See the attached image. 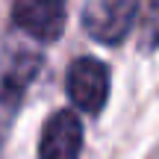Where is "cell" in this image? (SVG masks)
<instances>
[{
	"label": "cell",
	"instance_id": "5",
	"mask_svg": "<svg viewBox=\"0 0 159 159\" xmlns=\"http://www.w3.org/2000/svg\"><path fill=\"white\" fill-rule=\"evenodd\" d=\"M41 68V59L35 53H18L0 74V103L3 106H18L21 97L27 94L30 83L35 80Z\"/></svg>",
	"mask_w": 159,
	"mask_h": 159
},
{
	"label": "cell",
	"instance_id": "6",
	"mask_svg": "<svg viewBox=\"0 0 159 159\" xmlns=\"http://www.w3.org/2000/svg\"><path fill=\"white\" fill-rule=\"evenodd\" d=\"M136 35L142 50L159 47V0H142L136 12Z\"/></svg>",
	"mask_w": 159,
	"mask_h": 159
},
{
	"label": "cell",
	"instance_id": "2",
	"mask_svg": "<svg viewBox=\"0 0 159 159\" xmlns=\"http://www.w3.org/2000/svg\"><path fill=\"white\" fill-rule=\"evenodd\" d=\"M139 12V0H91L83 12V27L100 44H118L127 39Z\"/></svg>",
	"mask_w": 159,
	"mask_h": 159
},
{
	"label": "cell",
	"instance_id": "4",
	"mask_svg": "<svg viewBox=\"0 0 159 159\" xmlns=\"http://www.w3.org/2000/svg\"><path fill=\"white\" fill-rule=\"evenodd\" d=\"M83 124L74 109H56L41 127L39 159H80Z\"/></svg>",
	"mask_w": 159,
	"mask_h": 159
},
{
	"label": "cell",
	"instance_id": "7",
	"mask_svg": "<svg viewBox=\"0 0 159 159\" xmlns=\"http://www.w3.org/2000/svg\"><path fill=\"white\" fill-rule=\"evenodd\" d=\"M0 150H3V139H0Z\"/></svg>",
	"mask_w": 159,
	"mask_h": 159
},
{
	"label": "cell",
	"instance_id": "1",
	"mask_svg": "<svg viewBox=\"0 0 159 159\" xmlns=\"http://www.w3.org/2000/svg\"><path fill=\"white\" fill-rule=\"evenodd\" d=\"M71 103L85 115H97L109 97V71L100 59L94 56H80L71 62L68 77H65Z\"/></svg>",
	"mask_w": 159,
	"mask_h": 159
},
{
	"label": "cell",
	"instance_id": "3",
	"mask_svg": "<svg viewBox=\"0 0 159 159\" xmlns=\"http://www.w3.org/2000/svg\"><path fill=\"white\" fill-rule=\"evenodd\" d=\"M65 3L68 0H15L12 21L30 39L56 41L65 27Z\"/></svg>",
	"mask_w": 159,
	"mask_h": 159
}]
</instances>
